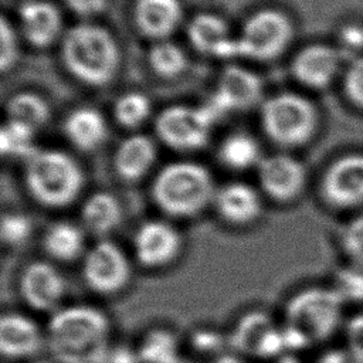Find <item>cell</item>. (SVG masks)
<instances>
[{"label":"cell","instance_id":"cell-1","mask_svg":"<svg viewBox=\"0 0 363 363\" xmlns=\"http://www.w3.org/2000/svg\"><path fill=\"white\" fill-rule=\"evenodd\" d=\"M111 322L98 308L71 305L57 309L45 332V343L57 363H101L109 346Z\"/></svg>","mask_w":363,"mask_h":363},{"label":"cell","instance_id":"cell-2","mask_svg":"<svg viewBox=\"0 0 363 363\" xmlns=\"http://www.w3.org/2000/svg\"><path fill=\"white\" fill-rule=\"evenodd\" d=\"M217 187L210 170L191 160L169 163L155 176L150 194L160 211L174 218H190L214 201Z\"/></svg>","mask_w":363,"mask_h":363},{"label":"cell","instance_id":"cell-3","mask_svg":"<svg viewBox=\"0 0 363 363\" xmlns=\"http://www.w3.org/2000/svg\"><path fill=\"white\" fill-rule=\"evenodd\" d=\"M61 58L78 81L102 86L113 79L121 54L108 30L98 24L79 23L62 34Z\"/></svg>","mask_w":363,"mask_h":363},{"label":"cell","instance_id":"cell-4","mask_svg":"<svg viewBox=\"0 0 363 363\" xmlns=\"http://www.w3.org/2000/svg\"><path fill=\"white\" fill-rule=\"evenodd\" d=\"M84 173L68 153L57 149H35L26 159L24 183L30 196L47 208L72 204L82 191Z\"/></svg>","mask_w":363,"mask_h":363},{"label":"cell","instance_id":"cell-5","mask_svg":"<svg viewBox=\"0 0 363 363\" xmlns=\"http://www.w3.org/2000/svg\"><path fill=\"white\" fill-rule=\"evenodd\" d=\"M343 303L335 288H305L286 302L285 326L299 333L308 345L326 340L340 325Z\"/></svg>","mask_w":363,"mask_h":363},{"label":"cell","instance_id":"cell-6","mask_svg":"<svg viewBox=\"0 0 363 363\" xmlns=\"http://www.w3.org/2000/svg\"><path fill=\"white\" fill-rule=\"evenodd\" d=\"M261 123L274 143L282 147H295L308 142L313 135L316 111L306 98L281 92L264 101Z\"/></svg>","mask_w":363,"mask_h":363},{"label":"cell","instance_id":"cell-7","mask_svg":"<svg viewBox=\"0 0 363 363\" xmlns=\"http://www.w3.org/2000/svg\"><path fill=\"white\" fill-rule=\"evenodd\" d=\"M292 33V24L284 13L272 9L258 10L244 21L235 38L237 55L258 61L274 60L285 51Z\"/></svg>","mask_w":363,"mask_h":363},{"label":"cell","instance_id":"cell-8","mask_svg":"<svg viewBox=\"0 0 363 363\" xmlns=\"http://www.w3.org/2000/svg\"><path fill=\"white\" fill-rule=\"evenodd\" d=\"M214 122L204 105H170L157 115L155 130L170 149L191 152L207 145Z\"/></svg>","mask_w":363,"mask_h":363},{"label":"cell","instance_id":"cell-9","mask_svg":"<svg viewBox=\"0 0 363 363\" xmlns=\"http://www.w3.org/2000/svg\"><path fill=\"white\" fill-rule=\"evenodd\" d=\"M132 268L121 247L101 238L82 258V278L86 286L99 295H115L129 284Z\"/></svg>","mask_w":363,"mask_h":363},{"label":"cell","instance_id":"cell-10","mask_svg":"<svg viewBox=\"0 0 363 363\" xmlns=\"http://www.w3.org/2000/svg\"><path fill=\"white\" fill-rule=\"evenodd\" d=\"M261 92L262 82L255 72L238 65H228L220 74L217 88L204 106L217 122L224 113L255 105Z\"/></svg>","mask_w":363,"mask_h":363},{"label":"cell","instance_id":"cell-11","mask_svg":"<svg viewBox=\"0 0 363 363\" xmlns=\"http://www.w3.org/2000/svg\"><path fill=\"white\" fill-rule=\"evenodd\" d=\"M230 345L241 354L272 357L285 349L282 329L262 311H250L242 315L228 336Z\"/></svg>","mask_w":363,"mask_h":363},{"label":"cell","instance_id":"cell-12","mask_svg":"<svg viewBox=\"0 0 363 363\" xmlns=\"http://www.w3.org/2000/svg\"><path fill=\"white\" fill-rule=\"evenodd\" d=\"M21 299L34 311L55 312L67 292L62 274L47 261H33L24 267L18 279Z\"/></svg>","mask_w":363,"mask_h":363},{"label":"cell","instance_id":"cell-13","mask_svg":"<svg viewBox=\"0 0 363 363\" xmlns=\"http://www.w3.org/2000/svg\"><path fill=\"white\" fill-rule=\"evenodd\" d=\"M182 244V235L176 227L163 220H149L135 233L133 252L139 265L160 268L177 258Z\"/></svg>","mask_w":363,"mask_h":363},{"label":"cell","instance_id":"cell-14","mask_svg":"<svg viewBox=\"0 0 363 363\" xmlns=\"http://www.w3.org/2000/svg\"><path fill=\"white\" fill-rule=\"evenodd\" d=\"M261 190L278 203L295 200L306 183V170L295 157L284 153L262 157L257 166Z\"/></svg>","mask_w":363,"mask_h":363},{"label":"cell","instance_id":"cell-15","mask_svg":"<svg viewBox=\"0 0 363 363\" xmlns=\"http://www.w3.org/2000/svg\"><path fill=\"white\" fill-rule=\"evenodd\" d=\"M322 196L335 208L363 204V156L350 155L332 163L322 179Z\"/></svg>","mask_w":363,"mask_h":363},{"label":"cell","instance_id":"cell-16","mask_svg":"<svg viewBox=\"0 0 363 363\" xmlns=\"http://www.w3.org/2000/svg\"><path fill=\"white\" fill-rule=\"evenodd\" d=\"M24 38L34 47L54 44L62 34V17L57 6L47 0H28L18 9Z\"/></svg>","mask_w":363,"mask_h":363},{"label":"cell","instance_id":"cell-17","mask_svg":"<svg viewBox=\"0 0 363 363\" xmlns=\"http://www.w3.org/2000/svg\"><path fill=\"white\" fill-rule=\"evenodd\" d=\"M213 204L220 217L233 225H248L262 211L258 191L244 182H231L218 187Z\"/></svg>","mask_w":363,"mask_h":363},{"label":"cell","instance_id":"cell-18","mask_svg":"<svg viewBox=\"0 0 363 363\" xmlns=\"http://www.w3.org/2000/svg\"><path fill=\"white\" fill-rule=\"evenodd\" d=\"M187 38L201 54L217 58L237 57L235 38L230 37L227 23L217 14H196L187 24Z\"/></svg>","mask_w":363,"mask_h":363},{"label":"cell","instance_id":"cell-19","mask_svg":"<svg viewBox=\"0 0 363 363\" xmlns=\"http://www.w3.org/2000/svg\"><path fill=\"white\" fill-rule=\"evenodd\" d=\"M44 343L38 325L28 316L10 312L0 319V352L7 359L35 354Z\"/></svg>","mask_w":363,"mask_h":363},{"label":"cell","instance_id":"cell-20","mask_svg":"<svg viewBox=\"0 0 363 363\" xmlns=\"http://www.w3.org/2000/svg\"><path fill=\"white\" fill-rule=\"evenodd\" d=\"M180 0H136L133 18L138 30L150 38L166 40L182 21Z\"/></svg>","mask_w":363,"mask_h":363},{"label":"cell","instance_id":"cell-21","mask_svg":"<svg viewBox=\"0 0 363 363\" xmlns=\"http://www.w3.org/2000/svg\"><path fill=\"white\" fill-rule=\"evenodd\" d=\"M156 145L152 138L135 133L125 138L113 153V169L126 183L143 179L156 160Z\"/></svg>","mask_w":363,"mask_h":363},{"label":"cell","instance_id":"cell-22","mask_svg":"<svg viewBox=\"0 0 363 363\" xmlns=\"http://www.w3.org/2000/svg\"><path fill=\"white\" fill-rule=\"evenodd\" d=\"M339 65V55L326 45H309L298 52L292 62L295 78L311 88L326 86Z\"/></svg>","mask_w":363,"mask_h":363},{"label":"cell","instance_id":"cell-23","mask_svg":"<svg viewBox=\"0 0 363 363\" xmlns=\"http://www.w3.org/2000/svg\"><path fill=\"white\" fill-rule=\"evenodd\" d=\"M64 133L77 149L92 152L106 140L108 125L99 111L81 106L67 115Z\"/></svg>","mask_w":363,"mask_h":363},{"label":"cell","instance_id":"cell-24","mask_svg":"<svg viewBox=\"0 0 363 363\" xmlns=\"http://www.w3.org/2000/svg\"><path fill=\"white\" fill-rule=\"evenodd\" d=\"M81 223L91 234L105 238L121 224L123 210L119 200L108 191H96L86 197L81 207Z\"/></svg>","mask_w":363,"mask_h":363},{"label":"cell","instance_id":"cell-25","mask_svg":"<svg viewBox=\"0 0 363 363\" xmlns=\"http://www.w3.org/2000/svg\"><path fill=\"white\" fill-rule=\"evenodd\" d=\"M43 248L58 262L75 261L85 252L84 230L69 221L54 223L44 233Z\"/></svg>","mask_w":363,"mask_h":363},{"label":"cell","instance_id":"cell-26","mask_svg":"<svg viewBox=\"0 0 363 363\" xmlns=\"http://www.w3.org/2000/svg\"><path fill=\"white\" fill-rule=\"evenodd\" d=\"M220 162L231 170H245L261 162L259 145L254 136L235 132L224 138L218 147Z\"/></svg>","mask_w":363,"mask_h":363},{"label":"cell","instance_id":"cell-27","mask_svg":"<svg viewBox=\"0 0 363 363\" xmlns=\"http://www.w3.org/2000/svg\"><path fill=\"white\" fill-rule=\"evenodd\" d=\"M7 119L21 122L24 125L37 129L47 122L50 109L43 96L35 92L24 91L10 96L6 105Z\"/></svg>","mask_w":363,"mask_h":363},{"label":"cell","instance_id":"cell-28","mask_svg":"<svg viewBox=\"0 0 363 363\" xmlns=\"http://www.w3.org/2000/svg\"><path fill=\"white\" fill-rule=\"evenodd\" d=\"M140 363H180L177 339L170 330H149L136 350Z\"/></svg>","mask_w":363,"mask_h":363},{"label":"cell","instance_id":"cell-29","mask_svg":"<svg viewBox=\"0 0 363 363\" xmlns=\"http://www.w3.org/2000/svg\"><path fill=\"white\" fill-rule=\"evenodd\" d=\"M147 62L155 74L163 78H174L187 67L186 52L169 40H159L147 54Z\"/></svg>","mask_w":363,"mask_h":363},{"label":"cell","instance_id":"cell-30","mask_svg":"<svg viewBox=\"0 0 363 363\" xmlns=\"http://www.w3.org/2000/svg\"><path fill=\"white\" fill-rule=\"evenodd\" d=\"M34 132L28 125H24L17 121L7 119L0 132V149L4 156L24 157L35 152L34 147Z\"/></svg>","mask_w":363,"mask_h":363},{"label":"cell","instance_id":"cell-31","mask_svg":"<svg viewBox=\"0 0 363 363\" xmlns=\"http://www.w3.org/2000/svg\"><path fill=\"white\" fill-rule=\"evenodd\" d=\"M113 115L119 125L125 128H136L149 118L150 101L139 91L125 92L115 101Z\"/></svg>","mask_w":363,"mask_h":363},{"label":"cell","instance_id":"cell-32","mask_svg":"<svg viewBox=\"0 0 363 363\" xmlns=\"http://www.w3.org/2000/svg\"><path fill=\"white\" fill-rule=\"evenodd\" d=\"M33 233L31 220L20 213H7L1 217L0 235L4 245L20 247L28 241Z\"/></svg>","mask_w":363,"mask_h":363},{"label":"cell","instance_id":"cell-33","mask_svg":"<svg viewBox=\"0 0 363 363\" xmlns=\"http://www.w3.org/2000/svg\"><path fill=\"white\" fill-rule=\"evenodd\" d=\"M335 291L343 302H362L363 301V268L349 267L340 269L335 277Z\"/></svg>","mask_w":363,"mask_h":363},{"label":"cell","instance_id":"cell-34","mask_svg":"<svg viewBox=\"0 0 363 363\" xmlns=\"http://www.w3.org/2000/svg\"><path fill=\"white\" fill-rule=\"evenodd\" d=\"M340 244L354 265L363 267V213L346 224L342 231Z\"/></svg>","mask_w":363,"mask_h":363},{"label":"cell","instance_id":"cell-35","mask_svg":"<svg viewBox=\"0 0 363 363\" xmlns=\"http://www.w3.org/2000/svg\"><path fill=\"white\" fill-rule=\"evenodd\" d=\"M0 41H1V48H0V67L1 71H7L14 61L17 60L18 54V43L16 33L10 23L6 20V17H1V24H0Z\"/></svg>","mask_w":363,"mask_h":363},{"label":"cell","instance_id":"cell-36","mask_svg":"<svg viewBox=\"0 0 363 363\" xmlns=\"http://www.w3.org/2000/svg\"><path fill=\"white\" fill-rule=\"evenodd\" d=\"M346 89L349 96L363 106V60L350 65L346 74Z\"/></svg>","mask_w":363,"mask_h":363},{"label":"cell","instance_id":"cell-37","mask_svg":"<svg viewBox=\"0 0 363 363\" xmlns=\"http://www.w3.org/2000/svg\"><path fill=\"white\" fill-rule=\"evenodd\" d=\"M346 336L352 353L363 362V315H357L349 320Z\"/></svg>","mask_w":363,"mask_h":363},{"label":"cell","instance_id":"cell-38","mask_svg":"<svg viewBox=\"0 0 363 363\" xmlns=\"http://www.w3.org/2000/svg\"><path fill=\"white\" fill-rule=\"evenodd\" d=\"M65 4L78 16L91 17L102 13L109 0H64Z\"/></svg>","mask_w":363,"mask_h":363},{"label":"cell","instance_id":"cell-39","mask_svg":"<svg viewBox=\"0 0 363 363\" xmlns=\"http://www.w3.org/2000/svg\"><path fill=\"white\" fill-rule=\"evenodd\" d=\"M191 343L199 350H203V352L217 350L221 343V337L213 330H197L191 337Z\"/></svg>","mask_w":363,"mask_h":363},{"label":"cell","instance_id":"cell-40","mask_svg":"<svg viewBox=\"0 0 363 363\" xmlns=\"http://www.w3.org/2000/svg\"><path fill=\"white\" fill-rule=\"evenodd\" d=\"M101 363H140L138 353L129 347H111Z\"/></svg>","mask_w":363,"mask_h":363},{"label":"cell","instance_id":"cell-41","mask_svg":"<svg viewBox=\"0 0 363 363\" xmlns=\"http://www.w3.org/2000/svg\"><path fill=\"white\" fill-rule=\"evenodd\" d=\"M340 40H342V44L349 50L363 48V27H359V26L345 27L342 30Z\"/></svg>","mask_w":363,"mask_h":363},{"label":"cell","instance_id":"cell-42","mask_svg":"<svg viewBox=\"0 0 363 363\" xmlns=\"http://www.w3.org/2000/svg\"><path fill=\"white\" fill-rule=\"evenodd\" d=\"M208 363H244V362L234 354H218L214 359H211Z\"/></svg>","mask_w":363,"mask_h":363},{"label":"cell","instance_id":"cell-43","mask_svg":"<svg viewBox=\"0 0 363 363\" xmlns=\"http://www.w3.org/2000/svg\"><path fill=\"white\" fill-rule=\"evenodd\" d=\"M33 363H51V362H47V360H35Z\"/></svg>","mask_w":363,"mask_h":363}]
</instances>
